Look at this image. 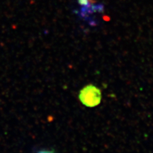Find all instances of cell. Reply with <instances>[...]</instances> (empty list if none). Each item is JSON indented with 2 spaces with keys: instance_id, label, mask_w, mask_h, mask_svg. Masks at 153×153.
Masks as SVG:
<instances>
[{
  "instance_id": "obj_1",
  "label": "cell",
  "mask_w": 153,
  "mask_h": 153,
  "mask_svg": "<svg viewBox=\"0 0 153 153\" xmlns=\"http://www.w3.org/2000/svg\"><path fill=\"white\" fill-rule=\"evenodd\" d=\"M102 95L98 87L93 85H88L82 88L79 94V99L82 104L87 107H95L101 103Z\"/></svg>"
},
{
  "instance_id": "obj_2",
  "label": "cell",
  "mask_w": 153,
  "mask_h": 153,
  "mask_svg": "<svg viewBox=\"0 0 153 153\" xmlns=\"http://www.w3.org/2000/svg\"><path fill=\"white\" fill-rule=\"evenodd\" d=\"M77 2L82 7H85V6H87L91 4L89 0H77Z\"/></svg>"
}]
</instances>
